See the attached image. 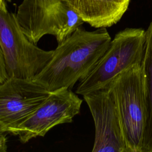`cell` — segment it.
Returning <instances> with one entry per match:
<instances>
[{
	"mask_svg": "<svg viewBox=\"0 0 152 152\" xmlns=\"http://www.w3.org/2000/svg\"><path fill=\"white\" fill-rule=\"evenodd\" d=\"M7 132H0V152H6L7 150Z\"/></svg>",
	"mask_w": 152,
	"mask_h": 152,
	"instance_id": "12",
	"label": "cell"
},
{
	"mask_svg": "<svg viewBox=\"0 0 152 152\" xmlns=\"http://www.w3.org/2000/svg\"><path fill=\"white\" fill-rule=\"evenodd\" d=\"M64 0H24L15 14L20 27L35 45L45 35L55 37L58 45L67 36L65 31L59 5Z\"/></svg>",
	"mask_w": 152,
	"mask_h": 152,
	"instance_id": "8",
	"label": "cell"
},
{
	"mask_svg": "<svg viewBox=\"0 0 152 152\" xmlns=\"http://www.w3.org/2000/svg\"><path fill=\"white\" fill-rule=\"evenodd\" d=\"M82 102L83 100L69 88L50 92L30 115L8 133L17 135L22 143L43 137L53 127L72 122L80 113Z\"/></svg>",
	"mask_w": 152,
	"mask_h": 152,
	"instance_id": "5",
	"label": "cell"
},
{
	"mask_svg": "<svg viewBox=\"0 0 152 152\" xmlns=\"http://www.w3.org/2000/svg\"><path fill=\"white\" fill-rule=\"evenodd\" d=\"M145 43V31L142 28H126L118 32L94 68L80 81L75 93L84 96L103 88L125 69L141 65Z\"/></svg>",
	"mask_w": 152,
	"mask_h": 152,
	"instance_id": "3",
	"label": "cell"
},
{
	"mask_svg": "<svg viewBox=\"0 0 152 152\" xmlns=\"http://www.w3.org/2000/svg\"><path fill=\"white\" fill-rule=\"evenodd\" d=\"M0 49L8 77L33 79L53 54V50H43L28 39L5 0L0 2Z\"/></svg>",
	"mask_w": 152,
	"mask_h": 152,
	"instance_id": "2",
	"label": "cell"
},
{
	"mask_svg": "<svg viewBox=\"0 0 152 152\" xmlns=\"http://www.w3.org/2000/svg\"><path fill=\"white\" fill-rule=\"evenodd\" d=\"M141 68L146 104V122L141 152H152V22L145 31Z\"/></svg>",
	"mask_w": 152,
	"mask_h": 152,
	"instance_id": "10",
	"label": "cell"
},
{
	"mask_svg": "<svg viewBox=\"0 0 152 152\" xmlns=\"http://www.w3.org/2000/svg\"><path fill=\"white\" fill-rule=\"evenodd\" d=\"M4 1V0H0V2H1V1ZM7 1H10V0H7Z\"/></svg>",
	"mask_w": 152,
	"mask_h": 152,
	"instance_id": "14",
	"label": "cell"
},
{
	"mask_svg": "<svg viewBox=\"0 0 152 152\" xmlns=\"http://www.w3.org/2000/svg\"><path fill=\"white\" fill-rule=\"evenodd\" d=\"M0 132H6L4 126L0 124Z\"/></svg>",
	"mask_w": 152,
	"mask_h": 152,
	"instance_id": "13",
	"label": "cell"
},
{
	"mask_svg": "<svg viewBox=\"0 0 152 152\" xmlns=\"http://www.w3.org/2000/svg\"><path fill=\"white\" fill-rule=\"evenodd\" d=\"M50 93L31 78L8 77L0 84V124L5 131L24 121Z\"/></svg>",
	"mask_w": 152,
	"mask_h": 152,
	"instance_id": "7",
	"label": "cell"
},
{
	"mask_svg": "<svg viewBox=\"0 0 152 152\" xmlns=\"http://www.w3.org/2000/svg\"><path fill=\"white\" fill-rule=\"evenodd\" d=\"M108 84L115 96L129 152H141L146 122V104L141 65H134Z\"/></svg>",
	"mask_w": 152,
	"mask_h": 152,
	"instance_id": "4",
	"label": "cell"
},
{
	"mask_svg": "<svg viewBox=\"0 0 152 152\" xmlns=\"http://www.w3.org/2000/svg\"><path fill=\"white\" fill-rule=\"evenodd\" d=\"M95 127L93 152H129L115 96L109 84L83 96Z\"/></svg>",
	"mask_w": 152,
	"mask_h": 152,
	"instance_id": "6",
	"label": "cell"
},
{
	"mask_svg": "<svg viewBox=\"0 0 152 152\" xmlns=\"http://www.w3.org/2000/svg\"><path fill=\"white\" fill-rule=\"evenodd\" d=\"M111 40L105 27L91 31L78 27L58 45L51 59L33 80L49 92L71 89L91 71Z\"/></svg>",
	"mask_w": 152,
	"mask_h": 152,
	"instance_id": "1",
	"label": "cell"
},
{
	"mask_svg": "<svg viewBox=\"0 0 152 152\" xmlns=\"http://www.w3.org/2000/svg\"><path fill=\"white\" fill-rule=\"evenodd\" d=\"M7 78L8 75L5 69L2 52L0 49V84L3 83L5 80L7 79Z\"/></svg>",
	"mask_w": 152,
	"mask_h": 152,
	"instance_id": "11",
	"label": "cell"
},
{
	"mask_svg": "<svg viewBox=\"0 0 152 152\" xmlns=\"http://www.w3.org/2000/svg\"><path fill=\"white\" fill-rule=\"evenodd\" d=\"M83 20L95 28L117 23L126 11L130 0H65Z\"/></svg>",
	"mask_w": 152,
	"mask_h": 152,
	"instance_id": "9",
	"label": "cell"
}]
</instances>
